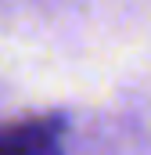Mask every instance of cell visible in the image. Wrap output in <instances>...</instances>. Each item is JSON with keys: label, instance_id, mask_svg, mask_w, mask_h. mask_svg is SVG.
<instances>
[{"label": "cell", "instance_id": "obj_1", "mask_svg": "<svg viewBox=\"0 0 151 155\" xmlns=\"http://www.w3.org/2000/svg\"><path fill=\"white\" fill-rule=\"evenodd\" d=\"M0 155H61V123L54 116L0 123Z\"/></svg>", "mask_w": 151, "mask_h": 155}]
</instances>
